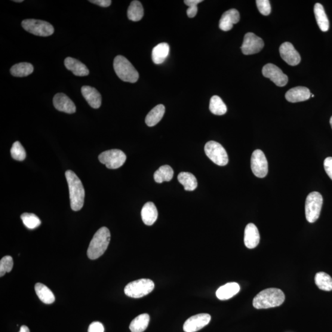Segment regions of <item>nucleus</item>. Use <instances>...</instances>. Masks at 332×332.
Masks as SVG:
<instances>
[{"label":"nucleus","mask_w":332,"mask_h":332,"mask_svg":"<svg viewBox=\"0 0 332 332\" xmlns=\"http://www.w3.org/2000/svg\"><path fill=\"white\" fill-rule=\"evenodd\" d=\"M158 211L152 202H147L141 209V216L143 223L148 226H152L158 218Z\"/></svg>","instance_id":"nucleus-21"},{"label":"nucleus","mask_w":332,"mask_h":332,"mask_svg":"<svg viewBox=\"0 0 332 332\" xmlns=\"http://www.w3.org/2000/svg\"><path fill=\"white\" fill-rule=\"evenodd\" d=\"M256 4L258 11L261 14L268 15L271 13L272 8L268 0H257Z\"/></svg>","instance_id":"nucleus-37"},{"label":"nucleus","mask_w":332,"mask_h":332,"mask_svg":"<svg viewBox=\"0 0 332 332\" xmlns=\"http://www.w3.org/2000/svg\"><path fill=\"white\" fill-rule=\"evenodd\" d=\"M89 2L103 8L109 7L112 3L110 0H89Z\"/></svg>","instance_id":"nucleus-40"},{"label":"nucleus","mask_w":332,"mask_h":332,"mask_svg":"<svg viewBox=\"0 0 332 332\" xmlns=\"http://www.w3.org/2000/svg\"><path fill=\"white\" fill-rule=\"evenodd\" d=\"M198 12V6H191L188 8L186 13L188 16L190 18L195 17Z\"/></svg>","instance_id":"nucleus-41"},{"label":"nucleus","mask_w":332,"mask_h":332,"mask_svg":"<svg viewBox=\"0 0 332 332\" xmlns=\"http://www.w3.org/2000/svg\"><path fill=\"white\" fill-rule=\"evenodd\" d=\"M263 75L269 78L279 87H283L287 84L288 77L285 75L278 67L273 64L265 65L262 69Z\"/></svg>","instance_id":"nucleus-12"},{"label":"nucleus","mask_w":332,"mask_h":332,"mask_svg":"<svg viewBox=\"0 0 332 332\" xmlns=\"http://www.w3.org/2000/svg\"><path fill=\"white\" fill-rule=\"evenodd\" d=\"M81 93L87 102L93 109H98L101 105V96L96 89L89 86L81 88Z\"/></svg>","instance_id":"nucleus-18"},{"label":"nucleus","mask_w":332,"mask_h":332,"mask_svg":"<svg viewBox=\"0 0 332 332\" xmlns=\"http://www.w3.org/2000/svg\"><path fill=\"white\" fill-rule=\"evenodd\" d=\"M54 106L59 112L69 114L76 112L75 104L67 95L58 93L53 98Z\"/></svg>","instance_id":"nucleus-15"},{"label":"nucleus","mask_w":332,"mask_h":332,"mask_svg":"<svg viewBox=\"0 0 332 332\" xmlns=\"http://www.w3.org/2000/svg\"><path fill=\"white\" fill-rule=\"evenodd\" d=\"M310 97H315V95H314L313 94H312V96H310Z\"/></svg>","instance_id":"nucleus-46"},{"label":"nucleus","mask_w":332,"mask_h":332,"mask_svg":"<svg viewBox=\"0 0 332 332\" xmlns=\"http://www.w3.org/2000/svg\"><path fill=\"white\" fill-rule=\"evenodd\" d=\"M13 259L9 255L2 258L0 261V276L3 277L6 273H9L13 267Z\"/></svg>","instance_id":"nucleus-36"},{"label":"nucleus","mask_w":332,"mask_h":332,"mask_svg":"<svg viewBox=\"0 0 332 332\" xmlns=\"http://www.w3.org/2000/svg\"><path fill=\"white\" fill-rule=\"evenodd\" d=\"M19 332H30L29 327L26 325H23L20 328Z\"/></svg>","instance_id":"nucleus-43"},{"label":"nucleus","mask_w":332,"mask_h":332,"mask_svg":"<svg viewBox=\"0 0 332 332\" xmlns=\"http://www.w3.org/2000/svg\"><path fill=\"white\" fill-rule=\"evenodd\" d=\"M69 185L71 208L74 211L81 210L84 205L85 191L81 181L75 172L69 170L66 172Z\"/></svg>","instance_id":"nucleus-1"},{"label":"nucleus","mask_w":332,"mask_h":332,"mask_svg":"<svg viewBox=\"0 0 332 332\" xmlns=\"http://www.w3.org/2000/svg\"><path fill=\"white\" fill-rule=\"evenodd\" d=\"M35 290L37 296L42 302L48 304L54 302L55 299L54 295L47 286L42 283H37L35 286Z\"/></svg>","instance_id":"nucleus-26"},{"label":"nucleus","mask_w":332,"mask_h":332,"mask_svg":"<svg viewBox=\"0 0 332 332\" xmlns=\"http://www.w3.org/2000/svg\"><path fill=\"white\" fill-rule=\"evenodd\" d=\"M155 284L152 280L141 279L132 281L126 286L125 293L127 296L139 298L146 296L153 291Z\"/></svg>","instance_id":"nucleus-5"},{"label":"nucleus","mask_w":332,"mask_h":332,"mask_svg":"<svg viewBox=\"0 0 332 332\" xmlns=\"http://www.w3.org/2000/svg\"><path fill=\"white\" fill-rule=\"evenodd\" d=\"M279 52L283 60L291 66H296L301 61L299 53L289 42H285L280 46Z\"/></svg>","instance_id":"nucleus-14"},{"label":"nucleus","mask_w":332,"mask_h":332,"mask_svg":"<svg viewBox=\"0 0 332 332\" xmlns=\"http://www.w3.org/2000/svg\"><path fill=\"white\" fill-rule=\"evenodd\" d=\"M11 154L13 158L17 161H23L26 158V152L24 148L22 146L19 141H15L12 144L11 149Z\"/></svg>","instance_id":"nucleus-35"},{"label":"nucleus","mask_w":332,"mask_h":332,"mask_svg":"<svg viewBox=\"0 0 332 332\" xmlns=\"http://www.w3.org/2000/svg\"><path fill=\"white\" fill-rule=\"evenodd\" d=\"M174 176L173 169L168 165H162L155 174H154V179L156 182L161 183L164 181H169L172 179Z\"/></svg>","instance_id":"nucleus-31"},{"label":"nucleus","mask_w":332,"mask_h":332,"mask_svg":"<svg viewBox=\"0 0 332 332\" xmlns=\"http://www.w3.org/2000/svg\"><path fill=\"white\" fill-rule=\"evenodd\" d=\"M165 113V107L162 104L158 105L150 111L146 118V123L149 127L156 125L161 121Z\"/></svg>","instance_id":"nucleus-24"},{"label":"nucleus","mask_w":332,"mask_h":332,"mask_svg":"<svg viewBox=\"0 0 332 332\" xmlns=\"http://www.w3.org/2000/svg\"><path fill=\"white\" fill-rule=\"evenodd\" d=\"M66 69L71 71L74 75L77 76H86L89 74L88 67L81 61L72 57H67L64 61Z\"/></svg>","instance_id":"nucleus-20"},{"label":"nucleus","mask_w":332,"mask_h":332,"mask_svg":"<svg viewBox=\"0 0 332 332\" xmlns=\"http://www.w3.org/2000/svg\"><path fill=\"white\" fill-rule=\"evenodd\" d=\"M260 236L257 227L254 223H248L244 232V244L248 248H254L259 244Z\"/></svg>","instance_id":"nucleus-19"},{"label":"nucleus","mask_w":332,"mask_h":332,"mask_svg":"<svg viewBox=\"0 0 332 332\" xmlns=\"http://www.w3.org/2000/svg\"><path fill=\"white\" fill-rule=\"evenodd\" d=\"M113 67L117 76L123 81L135 83L139 78V74L136 69L130 61L122 55H118L115 58Z\"/></svg>","instance_id":"nucleus-4"},{"label":"nucleus","mask_w":332,"mask_h":332,"mask_svg":"<svg viewBox=\"0 0 332 332\" xmlns=\"http://www.w3.org/2000/svg\"><path fill=\"white\" fill-rule=\"evenodd\" d=\"M149 322L150 316L148 314H141L131 322L129 328L132 332H143L146 330Z\"/></svg>","instance_id":"nucleus-29"},{"label":"nucleus","mask_w":332,"mask_h":332,"mask_svg":"<svg viewBox=\"0 0 332 332\" xmlns=\"http://www.w3.org/2000/svg\"><path fill=\"white\" fill-rule=\"evenodd\" d=\"M88 332H104V327L99 322H94L89 325Z\"/></svg>","instance_id":"nucleus-39"},{"label":"nucleus","mask_w":332,"mask_h":332,"mask_svg":"<svg viewBox=\"0 0 332 332\" xmlns=\"http://www.w3.org/2000/svg\"><path fill=\"white\" fill-rule=\"evenodd\" d=\"M211 320L209 314H198L188 319L183 325V330L185 332H196L201 330L207 325Z\"/></svg>","instance_id":"nucleus-13"},{"label":"nucleus","mask_w":332,"mask_h":332,"mask_svg":"<svg viewBox=\"0 0 332 332\" xmlns=\"http://www.w3.org/2000/svg\"><path fill=\"white\" fill-rule=\"evenodd\" d=\"M32 64L29 63H21L14 65L11 68L10 72L15 77H26L33 72Z\"/></svg>","instance_id":"nucleus-30"},{"label":"nucleus","mask_w":332,"mask_h":332,"mask_svg":"<svg viewBox=\"0 0 332 332\" xmlns=\"http://www.w3.org/2000/svg\"><path fill=\"white\" fill-rule=\"evenodd\" d=\"M240 291V286L236 282H229L221 286L216 292V296L220 300H229Z\"/></svg>","instance_id":"nucleus-22"},{"label":"nucleus","mask_w":332,"mask_h":332,"mask_svg":"<svg viewBox=\"0 0 332 332\" xmlns=\"http://www.w3.org/2000/svg\"><path fill=\"white\" fill-rule=\"evenodd\" d=\"M170 51V47L168 43H162L155 46L152 51V60L156 64H161L164 63L168 58Z\"/></svg>","instance_id":"nucleus-23"},{"label":"nucleus","mask_w":332,"mask_h":332,"mask_svg":"<svg viewBox=\"0 0 332 332\" xmlns=\"http://www.w3.org/2000/svg\"><path fill=\"white\" fill-rule=\"evenodd\" d=\"M284 292L279 288H270L260 292L254 298L255 308L267 309L281 306L285 301Z\"/></svg>","instance_id":"nucleus-2"},{"label":"nucleus","mask_w":332,"mask_h":332,"mask_svg":"<svg viewBox=\"0 0 332 332\" xmlns=\"http://www.w3.org/2000/svg\"><path fill=\"white\" fill-rule=\"evenodd\" d=\"M20 217L24 225L30 230L36 229L42 223L39 218L34 214L24 213L21 215Z\"/></svg>","instance_id":"nucleus-34"},{"label":"nucleus","mask_w":332,"mask_h":332,"mask_svg":"<svg viewBox=\"0 0 332 332\" xmlns=\"http://www.w3.org/2000/svg\"><path fill=\"white\" fill-rule=\"evenodd\" d=\"M209 110L214 115L221 116L226 113L227 107L220 97L214 95L211 98Z\"/></svg>","instance_id":"nucleus-32"},{"label":"nucleus","mask_w":332,"mask_h":332,"mask_svg":"<svg viewBox=\"0 0 332 332\" xmlns=\"http://www.w3.org/2000/svg\"><path fill=\"white\" fill-rule=\"evenodd\" d=\"M315 283L322 291H332V278L330 275L324 272H319L315 276Z\"/></svg>","instance_id":"nucleus-33"},{"label":"nucleus","mask_w":332,"mask_h":332,"mask_svg":"<svg viewBox=\"0 0 332 332\" xmlns=\"http://www.w3.org/2000/svg\"><path fill=\"white\" fill-rule=\"evenodd\" d=\"M101 163L106 165L107 168L116 169L121 168L126 161V155L120 150H110L101 153L98 156Z\"/></svg>","instance_id":"nucleus-9"},{"label":"nucleus","mask_w":332,"mask_h":332,"mask_svg":"<svg viewBox=\"0 0 332 332\" xmlns=\"http://www.w3.org/2000/svg\"><path fill=\"white\" fill-rule=\"evenodd\" d=\"M322 204V196L319 193L314 192L307 195L305 203V214L308 222L315 223L318 219Z\"/></svg>","instance_id":"nucleus-6"},{"label":"nucleus","mask_w":332,"mask_h":332,"mask_svg":"<svg viewBox=\"0 0 332 332\" xmlns=\"http://www.w3.org/2000/svg\"><path fill=\"white\" fill-rule=\"evenodd\" d=\"M330 123L331 128H332V116L331 117V118L330 119Z\"/></svg>","instance_id":"nucleus-45"},{"label":"nucleus","mask_w":332,"mask_h":332,"mask_svg":"<svg viewBox=\"0 0 332 332\" xmlns=\"http://www.w3.org/2000/svg\"><path fill=\"white\" fill-rule=\"evenodd\" d=\"M13 2L16 3H23L24 2V0H14Z\"/></svg>","instance_id":"nucleus-44"},{"label":"nucleus","mask_w":332,"mask_h":332,"mask_svg":"<svg viewBox=\"0 0 332 332\" xmlns=\"http://www.w3.org/2000/svg\"><path fill=\"white\" fill-rule=\"evenodd\" d=\"M178 180L186 191H194L198 186L196 178L190 172H181L178 175Z\"/></svg>","instance_id":"nucleus-28"},{"label":"nucleus","mask_w":332,"mask_h":332,"mask_svg":"<svg viewBox=\"0 0 332 332\" xmlns=\"http://www.w3.org/2000/svg\"><path fill=\"white\" fill-rule=\"evenodd\" d=\"M316 19L318 26L322 32H325L329 29V20L324 7L320 3H316L314 8Z\"/></svg>","instance_id":"nucleus-25"},{"label":"nucleus","mask_w":332,"mask_h":332,"mask_svg":"<svg viewBox=\"0 0 332 332\" xmlns=\"http://www.w3.org/2000/svg\"><path fill=\"white\" fill-rule=\"evenodd\" d=\"M324 166L326 173L332 180V157H328L324 160Z\"/></svg>","instance_id":"nucleus-38"},{"label":"nucleus","mask_w":332,"mask_h":332,"mask_svg":"<svg viewBox=\"0 0 332 332\" xmlns=\"http://www.w3.org/2000/svg\"><path fill=\"white\" fill-rule=\"evenodd\" d=\"M205 153L211 161L218 165L224 166L229 163V156L222 146L215 141H209L205 144Z\"/></svg>","instance_id":"nucleus-8"},{"label":"nucleus","mask_w":332,"mask_h":332,"mask_svg":"<svg viewBox=\"0 0 332 332\" xmlns=\"http://www.w3.org/2000/svg\"><path fill=\"white\" fill-rule=\"evenodd\" d=\"M22 26L27 32L39 36H49L54 32L53 26L48 22L37 19H26L22 22Z\"/></svg>","instance_id":"nucleus-7"},{"label":"nucleus","mask_w":332,"mask_h":332,"mask_svg":"<svg viewBox=\"0 0 332 332\" xmlns=\"http://www.w3.org/2000/svg\"><path fill=\"white\" fill-rule=\"evenodd\" d=\"M239 20L240 14L238 11L235 9H230L224 12L221 16L219 23L220 29L224 32L232 30L233 25L238 23Z\"/></svg>","instance_id":"nucleus-17"},{"label":"nucleus","mask_w":332,"mask_h":332,"mask_svg":"<svg viewBox=\"0 0 332 332\" xmlns=\"http://www.w3.org/2000/svg\"><path fill=\"white\" fill-rule=\"evenodd\" d=\"M312 96L309 89L303 86H298L290 89L285 94V98L289 102L297 103L308 100Z\"/></svg>","instance_id":"nucleus-16"},{"label":"nucleus","mask_w":332,"mask_h":332,"mask_svg":"<svg viewBox=\"0 0 332 332\" xmlns=\"http://www.w3.org/2000/svg\"><path fill=\"white\" fill-rule=\"evenodd\" d=\"M251 168L255 176L265 177L268 172V164L265 155L260 150H255L252 155Z\"/></svg>","instance_id":"nucleus-10"},{"label":"nucleus","mask_w":332,"mask_h":332,"mask_svg":"<svg viewBox=\"0 0 332 332\" xmlns=\"http://www.w3.org/2000/svg\"><path fill=\"white\" fill-rule=\"evenodd\" d=\"M110 238V232L107 227H102L98 230L89 244L87 252L89 258L95 260L101 257L106 251Z\"/></svg>","instance_id":"nucleus-3"},{"label":"nucleus","mask_w":332,"mask_h":332,"mask_svg":"<svg viewBox=\"0 0 332 332\" xmlns=\"http://www.w3.org/2000/svg\"><path fill=\"white\" fill-rule=\"evenodd\" d=\"M264 45L262 39L254 33L249 32L246 33L244 36L241 50L242 53L245 55L257 54L263 48Z\"/></svg>","instance_id":"nucleus-11"},{"label":"nucleus","mask_w":332,"mask_h":332,"mask_svg":"<svg viewBox=\"0 0 332 332\" xmlns=\"http://www.w3.org/2000/svg\"><path fill=\"white\" fill-rule=\"evenodd\" d=\"M143 14L144 10L141 3L137 0L132 1L128 9L129 19L133 22L139 21L143 17Z\"/></svg>","instance_id":"nucleus-27"},{"label":"nucleus","mask_w":332,"mask_h":332,"mask_svg":"<svg viewBox=\"0 0 332 332\" xmlns=\"http://www.w3.org/2000/svg\"><path fill=\"white\" fill-rule=\"evenodd\" d=\"M201 2H202V0H185V1H184V4L189 6V7L197 6Z\"/></svg>","instance_id":"nucleus-42"}]
</instances>
